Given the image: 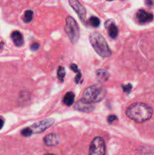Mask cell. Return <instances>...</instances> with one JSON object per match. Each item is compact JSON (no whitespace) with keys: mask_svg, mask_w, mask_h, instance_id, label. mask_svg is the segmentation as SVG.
Instances as JSON below:
<instances>
[{"mask_svg":"<svg viewBox=\"0 0 154 155\" xmlns=\"http://www.w3.org/2000/svg\"><path fill=\"white\" fill-rule=\"evenodd\" d=\"M45 155H55V154H45Z\"/></svg>","mask_w":154,"mask_h":155,"instance_id":"cell-27","label":"cell"},{"mask_svg":"<svg viewBox=\"0 0 154 155\" xmlns=\"http://www.w3.org/2000/svg\"><path fill=\"white\" fill-rule=\"evenodd\" d=\"M75 109L77 110H79L82 112H85V113H90L95 110V106L92 103L88 102L85 100L81 99L75 105Z\"/></svg>","mask_w":154,"mask_h":155,"instance_id":"cell-8","label":"cell"},{"mask_svg":"<svg viewBox=\"0 0 154 155\" xmlns=\"http://www.w3.org/2000/svg\"><path fill=\"white\" fill-rule=\"evenodd\" d=\"M137 19L140 24H146L152 21L153 19V15L151 13L146 12L144 10H139L137 12Z\"/></svg>","mask_w":154,"mask_h":155,"instance_id":"cell-9","label":"cell"},{"mask_svg":"<svg viewBox=\"0 0 154 155\" xmlns=\"http://www.w3.org/2000/svg\"><path fill=\"white\" fill-rule=\"evenodd\" d=\"M65 74H66V73H65V69L62 66H60L58 68V69H57V79H58L59 80H60V82H63V79H64V77H65Z\"/></svg>","mask_w":154,"mask_h":155,"instance_id":"cell-16","label":"cell"},{"mask_svg":"<svg viewBox=\"0 0 154 155\" xmlns=\"http://www.w3.org/2000/svg\"><path fill=\"white\" fill-rule=\"evenodd\" d=\"M39 48V45L37 43V42H33L31 45H30V49L32 51H36Z\"/></svg>","mask_w":154,"mask_h":155,"instance_id":"cell-20","label":"cell"},{"mask_svg":"<svg viewBox=\"0 0 154 155\" xmlns=\"http://www.w3.org/2000/svg\"><path fill=\"white\" fill-rule=\"evenodd\" d=\"M69 5L72 6V8L75 10V12L78 14L79 17L82 21H85L86 18V11L85 8L80 4L78 0H69Z\"/></svg>","mask_w":154,"mask_h":155,"instance_id":"cell-7","label":"cell"},{"mask_svg":"<svg viewBox=\"0 0 154 155\" xmlns=\"http://www.w3.org/2000/svg\"><path fill=\"white\" fill-rule=\"evenodd\" d=\"M145 2H146V4L148 6H150L152 5V0H145Z\"/></svg>","mask_w":154,"mask_h":155,"instance_id":"cell-24","label":"cell"},{"mask_svg":"<svg viewBox=\"0 0 154 155\" xmlns=\"http://www.w3.org/2000/svg\"><path fill=\"white\" fill-rule=\"evenodd\" d=\"M122 88H123L124 89V92H129L131 90V89H132V86H131V84H128L127 86H122Z\"/></svg>","mask_w":154,"mask_h":155,"instance_id":"cell-22","label":"cell"},{"mask_svg":"<svg viewBox=\"0 0 154 155\" xmlns=\"http://www.w3.org/2000/svg\"><path fill=\"white\" fill-rule=\"evenodd\" d=\"M54 120L53 119H46L44 120L39 121V122L33 124L30 129L32 130L33 133H39L45 131L46 129L49 128L51 125L54 124Z\"/></svg>","mask_w":154,"mask_h":155,"instance_id":"cell-6","label":"cell"},{"mask_svg":"<svg viewBox=\"0 0 154 155\" xmlns=\"http://www.w3.org/2000/svg\"><path fill=\"white\" fill-rule=\"evenodd\" d=\"M33 18V12L31 10H27L26 11L25 13H24V18H23V20L25 23L28 24V23H30L32 21Z\"/></svg>","mask_w":154,"mask_h":155,"instance_id":"cell-15","label":"cell"},{"mask_svg":"<svg viewBox=\"0 0 154 155\" xmlns=\"http://www.w3.org/2000/svg\"><path fill=\"white\" fill-rule=\"evenodd\" d=\"M44 142L47 146H56L59 144V137L57 135L54 134V133H51V134L47 135L44 138Z\"/></svg>","mask_w":154,"mask_h":155,"instance_id":"cell-10","label":"cell"},{"mask_svg":"<svg viewBox=\"0 0 154 155\" xmlns=\"http://www.w3.org/2000/svg\"><path fill=\"white\" fill-rule=\"evenodd\" d=\"M152 109L145 103L137 102L132 104L127 108L126 116L135 122L143 123L150 119L152 116Z\"/></svg>","mask_w":154,"mask_h":155,"instance_id":"cell-1","label":"cell"},{"mask_svg":"<svg viewBox=\"0 0 154 155\" xmlns=\"http://www.w3.org/2000/svg\"><path fill=\"white\" fill-rule=\"evenodd\" d=\"M107 94L106 88L101 84H95L85 89L82 93V99L90 103L99 102Z\"/></svg>","mask_w":154,"mask_h":155,"instance_id":"cell-3","label":"cell"},{"mask_svg":"<svg viewBox=\"0 0 154 155\" xmlns=\"http://www.w3.org/2000/svg\"><path fill=\"white\" fill-rule=\"evenodd\" d=\"M81 77H82L81 73H79V74H77L76 77H75V83H77V84H78V83H79L80 80H81Z\"/></svg>","mask_w":154,"mask_h":155,"instance_id":"cell-23","label":"cell"},{"mask_svg":"<svg viewBox=\"0 0 154 155\" xmlns=\"http://www.w3.org/2000/svg\"><path fill=\"white\" fill-rule=\"evenodd\" d=\"M11 37L12 41L16 46H22L23 44H24V37L19 31H14L11 35Z\"/></svg>","mask_w":154,"mask_h":155,"instance_id":"cell-11","label":"cell"},{"mask_svg":"<svg viewBox=\"0 0 154 155\" xmlns=\"http://www.w3.org/2000/svg\"><path fill=\"white\" fill-rule=\"evenodd\" d=\"M21 134L23 135L25 137H28V136H30L32 134H33V132H32V130L30 129V127H27V128H25L24 130H22L21 132Z\"/></svg>","mask_w":154,"mask_h":155,"instance_id":"cell-18","label":"cell"},{"mask_svg":"<svg viewBox=\"0 0 154 155\" xmlns=\"http://www.w3.org/2000/svg\"><path fill=\"white\" fill-rule=\"evenodd\" d=\"M70 69L72 70V71H74L75 73H76V74H79V73H80L78 67H77V65H75V64H70Z\"/></svg>","mask_w":154,"mask_h":155,"instance_id":"cell-21","label":"cell"},{"mask_svg":"<svg viewBox=\"0 0 154 155\" xmlns=\"http://www.w3.org/2000/svg\"><path fill=\"white\" fill-rule=\"evenodd\" d=\"M115 120H117V117H116L115 115H110V116L107 117V121H108L109 124H112V123L114 122Z\"/></svg>","mask_w":154,"mask_h":155,"instance_id":"cell-19","label":"cell"},{"mask_svg":"<svg viewBox=\"0 0 154 155\" xmlns=\"http://www.w3.org/2000/svg\"><path fill=\"white\" fill-rule=\"evenodd\" d=\"M3 125H4V121H3L2 119H1V118H0V130L2 128Z\"/></svg>","mask_w":154,"mask_h":155,"instance_id":"cell-25","label":"cell"},{"mask_svg":"<svg viewBox=\"0 0 154 155\" xmlns=\"http://www.w3.org/2000/svg\"><path fill=\"white\" fill-rule=\"evenodd\" d=\"M74 99H75V95L72 92H68L63 97V102L66 106H71L73 104Z\"/></svg>","mask_w":154,"mask_h":155,"instance_id":"cell-13","label":"cell"},{"mask_svg":"<svg viewBox=\"0 0 154 155\" xmlns=\"http://www.w3.org/2000/svg\"><path fill=\"white\" fill-rule=\"evenodd\" d=\"M88 22L92 27H98L100 26V24H101V21H100V19L97 17H91L88 20Z\"/></svg>","mask_w":154,"mask_h":155,"instance_id":"cell-17","label":"cell"},{"mask_svg":"<svg viewBox=\"0 0 154 155\" xmlns=\"http://www.w3.org/2000/svg\"><path fill=\"white\" fill-rule=\"evenodd\" d=\"M106 145L101 137H95L89 147V155H105Z\"/></svg>","mask_w":154,"mask_h":155,"instance_id":"cell-5","label":"cell"},{"mask_svg":"<svg viewBox=\"0 0 154 155\" xmlns=\"http://www.w3.org/2000/svg\"><path fill=\"white\" fill-rule=\"evenodd\" d=\"M64 29L71 42L73 44L76 43L79 39V29L73 18L72 17L66 18Z\"/></svg>","mask_w":154,"mask_h":155,"instance_id":"cell-4","label":"cell"},{"mask_svg":"<svg viewBox=\"0 0 154 155\" xmlns=\"http://www.w3.org/2000/svg\"><path fill=\"white\" fill-rule=\"evenodd\" d=\"M3 45H4V43H3V42H0V50H1L2 48H3Z\"/></svg>","mask_w":154,"mask_h":155,"instance_id":"cell-26","label":"cell"},{"mask_svg":"<svg viewBox=\"0 0 154 155\" xmlns=\"http://www.w3.org/2000/svg\"><path fill=\"white\" fill-rule=\"evenodd\" d=\"M108 33L109 36L112 39H116L119 33V30H118V27H116L115 24H111L108 27Z\"/></svg>","mask_w":154,"mask_h":155,"instance_id":"cell-14","label":"cell"},{"mask_svg":"<svg viewBox=\"0 0 154 155\" xmlns=\"http://www.w3.org/2000/svg\"><path fill=\"white\" fill-rule=\"evenodd\" d=\"M97 78H98V80L100 82V83H104V82L107 81L110 77V74L107 71L104 69H101L97 71L96 73Z\"/></svg>","mask_w":154,"mask_h":155,"instance_id":"cell-12","label":"cell"},{"mask_svg":"<svg viewBox=\"0 0 154 155\" xmlns=\"http://www.w3.org/2000/svg\"><path fill=\"white\" fill-rule=\"evenodd\" d=\"M89 41L91 44L95 51L103 58L110 57L112 51L109 48L107 41L101 33L98 32H94L89 36Z\"/></svg>","mask_w":154,"mask_h":155,"instance_id":"cell-2","label":"cell"},{"mask_svg":"<svg viewBox=\"0 0 154 155\" xmlns=\"http://www.w3.org/2000/svg\"><path fill=\"white\" fill-rule=\"evenodd\" d=\"M107 1H109V2H111V1H113V0H107Z\"/></svg>","mask_w":154,"mask_h":155,"instance_id":"cell-28","label":"cell"}]
</instances>
